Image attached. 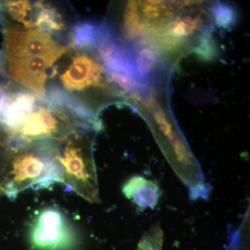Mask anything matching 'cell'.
<instances>
[{
  "mask_svg": "<svg viewBox=\"0 0 250 250\" xmlns=\"http://www.w3.org/2000/svg\"><path fill=\"white\" fill-rule=\"evenodd\" d=\"M0 165V191L14 200L28 188H47L62 183L56 159L57 147L49 143L33 145L15 143Z\"/></svg>",
  "mask_w": 250,
  "mask_h": 250,
  "instance_id": "obj_2",
  "label": "cell"
},
{
  "mask_svg": "<svg viewBox=\"0 0 250 250\" xmlns=\"http://www.w3.org/2000/svg\"><path fill=\"white\" fill-rule=\"evenodd\" d=\"M34 6L38 11L34 27L39 28L42 31H59L63 29L62 16L57 12V9L42 2L36 3Z\"/></svg>",
  "mask_w": 250,
  "mask_h": 250,
  "instance_id": "obj_11",
  "label": "cell"
},
{
  "mask_svg": "<svg viewBox=\"0 0 250 250\" xmlns=\"http://www.w3.org/2000/svg\"><path fill=\"white\" fill-rule=\"evenodd\" d=\"M29 241L34 250H73L79 237L62 210L47 207L38 212L31 222Z\"/></svg>",
  "mask_w": 250,
  "mask_h": 250,
  "instance_id": "obj_4",
  "label": "cell"
},
{
  "mask_svg": "<svg viewBox=\"0 0 250 250\" xmlns=\"http://www.w3.org/2000/svg\"><path fill=\"white\" fill-rule=\"evenodd\" d=\"M61 80L63 86L70 91H82L94 87L113 89L121 95H125L112 81L109 72L100 60L98 54V59L88 54L75 56L68 68L61 75Z\"/></svg>",
  "mask_w": 250,
  "mask_h": 250,
  "instance_id": "obj_6",
  "label": "cell"
},
{
  "mask_svg": "<svg viewBox=\"0 0 250 250\" xmlns=\"http://www.w3.org/2000/svg\"><path fill=\"white\" fill-rule=\"evenodd\" d=\"M35 108L36 98L32 94L19 92L9 95L4 108L0 112V125L13 136L34 113Z\"/></svg>",
  "mask_w": 250,
  "mask_h": 250,
  "instance_id": "obj_9",
  "label": "cell"
},
{
  "mask_svg": "<svg viewBox=\"0 0 250 250\" xmlns=\"http://www.w3.org/2000/svg\"><path fill=\"white\" fill-rule=\"evenodd\" d=\"M55 157L60 167L62 183L82 198L95 203L99 198L96 167L93 156L94 140L84 134H69Z\"/></svg>",
  "mask_w": 250,
  "mask_h": 250,
  "instance_id": "obj_3",
  "label": "cell"
},
{
  "mask_svg": "<svg viewBox=\"0 0 250 250\" xmlns=\"http://www.w3.org/2000/svg\"><path fill=\"white\" fill-rule=\"evenodd\" d=\"M5 9L13 19L22 23L27 29L34 27L29 18L31 11L30 2L28 1H6L4 2Z\"/></svg>",
  "mask_w": 250,
  "mask_h": 250,
  "instance_id": "obj_12",
  "label": "cell"
},
{
  "mask_svg": "<svg viewBox=\"0 0 250 250\" xmlns=\"http://www.w3.org/2000/svg\"><path fill=\"white\" fill-rule=\"evenodd\" d=\"M62 120L63 118H57V114L51 110L40 107L29 116L12 136L27 143L52 139H63L70 133L67 132L68 130L62 124Z\"/></svg>",
  "mask_w": 250,
  "mask_h": 250,
  "instance_id": "obj_8",
  "label": "cell"
},
{
  "mask_svg": "<svg viewBox=\"0 0 250 250\" xmlns=\"http://www.w3.org/2000/svg\"><path fill=\"white\" fill-rule=\"evenodd\" d=\"M125 197L142 209L154 208L161 196L159 186L141 176H134L126 181L123 187Z\"/></svg>",
  "mask_w": 250,
  "mask_h": 250,
  "instance_id": "obj_10",
  "label": "cell"
},
{
  "mask_svg": "<svg viewBox=\"0 0 250 250\" xmlns=\"http://www.w3.org/2000/svg\"><path fill=\"white\" fill-rule=\"evenodd\" d=\"M66 52V47L57 43L48 33L31 29L21 30L5 25L4 58L29 56L57 62Z\"/></svg>",
  "mask_w": 250,
  "mask_h": 250,
  "instance_id": "obj_5",
  "label": "cell"
},
{
  "mask_svg": "<svg viewBox=\"0 0 250 250\" xmlns=\"http://www.w3.org/2000/svg\"><path fill=\"white\" fill-rule=\"evenodd\" d=\"M164 231L159 224L152 225L144 233L138 246L137 250H162Z\"/></svg>",
  "mask_w": 250,
  "mask_h": 250,
  "instance_id": "obj_13",
  "label": "cell"
},
{
  "mask_svg": "<svg viewBox=\"0 0 250 250\" xmlns=\"http://www.w3.org/2000/svg\"><path fill=\"white\" fill-rule=\"evenodd\" d=\"M3 59L5 70L13 80L27 87L38 96L44 98L47 71L56 61L29 56Z\"/></svg>",
  "mask_w": 250,
  "mask_h": 250,
  "instance_id": "obj_7",
  "label": "cell"
},
{
  "mask_svg": "<svg viewBox=\"0 0 250 250\" xmlns=\"http://www.w3.org/2000/svg\"><path fill=\"white\" fill-rule=\"evenodd\" d=\"M210 25L203 1H129L123 13L125 39L159 62L200 49Z\"/></svg>",
  "mask_w": 250,
  "mask_h": 250,
  "instance_id": "obj_1",
  "label": "cell"
}]
</instances>
